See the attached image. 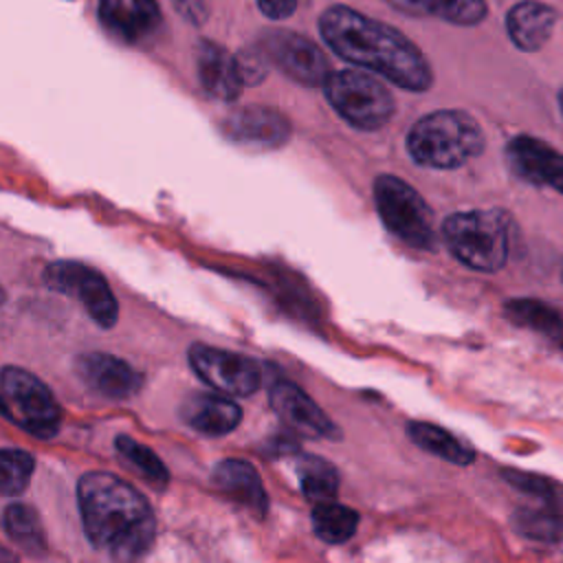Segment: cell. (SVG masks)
I'll return each instance as SVG.
<instances>
[{"label": "cell", "mask_w": 563, "mask_h": 563, "mask_svg": "<svg viewBox=\"0 0 563 563\" xmlns=\"http://www.w3.org/2000/svg\"><path fill=\"white\" fill-rule=\"evenodd\" d=\"M4 530L22 550L31 554H42L46 550L40 517L26 504H9L4 508Z\"/></svg>", "instance_id": "obj_25"}, {"label": "cell", "mask_w": 563, "mask_h": 563, "mask_svg": "<svg viewBox=\"0 0 563 563\" xmlns=\"http://www.w3.org/2000/svg\"><path fill=\"white\" fill-rule=\"evenodd\" d=\"M77 501L88 541L119 563H134L154 541V515L125 479L90 471L77 482Z\"/></svg>", "instance_id": "obj_2"}, {"label": "cell", "mask_w": 563, "mask_h": 563, "mask_svg": "<svg viewBox=\"0 0 563 563\" xmlns=\"http://www.w3.org/2000/svg\"><path fill=\"white\" fill-rule=\"evenodd\" d=\"M504 477H506L512 486H517V488H521V490H526V493H530V495L545 497V499H550V501L556 497V486L550 484V482L543 479V477H537V475H530V473H521V471H508V473H504Z\"/></svg>", "instance_id": "obj_29"}, {"label": "cell", "mask_w": 563, "mask_h": 563, "mask_svg": "<svg viewBox=\"0 0 563 563\" xmlns=\"http://www.w3.org/2000/svg\"><path fill=\"white\" fill-rule=\"evenodd\" d=\"M275 413L297 433L308 438H334L336 427L325 411L295 383L275 380L268 394Z\"/></svg>", "instance_id": "obj_12"}, {"label": "cell", "mask_w": 563, "mask_h": 563, "mask_svg": "<svg viewBox=\"0 0 563 563\" xmlns=\"http://www.w3.org/2000/svg\"><path fill=\"white\" fill-rule=\"evenodd\" d=\"M295 471L301 490L310 501L321 504L334 499L339 490V473L328 460L319 455H299L295 462Z\"/></svg>", "instance_id": "obj_22"}, {"label": "cell", "mask_w": 563, "mask_h": 563, "mask_svg": "<svg viewBox=\"0 0 563 563\" xmlns=\"http://www.w3.org/2000/svg\"><path fill=\"white\" fill-rule=\"evenodd\" d=\"M4 301V292H2V288H0V303Z\"/></svg>", "instance_id": "obj_35"}, {"label": "cell", "mask_w": 563, "mask_h": 563, "mask_svg": "<svg viewBox=\"0 0 563 563\" xmlns=\"http://www.w3.org/2000/svg\"><path fill=\"white\" fill-rule=\"evenodd\" d=\"M0 563H20V561H18V556L7 545L0 543Z\"/></svg>", "instance_id": "obj_32"}, {"label": "cell", "mask_w": 563, "mask_h": 563, "mask_svg": "<svg viewBox=\"0 0 563 563\" xmlns=\"http://www.w3.org/2000/svg\"><path fill=\"white\" fill-rule=\"evenodd\" d=\"M559 13L541 0H519L506 13L508 40L526 53L541 51L556 26Z\"/></svg>", "instance_id": "obj_15"}, {"label": "cell", "mask_w": 563, "mask_h": 563, "mask_svg": "<svg viewBox=\"0 0 563 563\" xmlns=\"http://www.w3.org/2000/svg\"><path fill=\"white\" fill-rule=\"evenodd\" d=\"M114 449L117 453L130 464L134 466L145 479L154 482L156 486H165L169 482V471L167 466L161 462V457L147 449L145 444L136 442L134 438L130 435H117L114 440Z\"/></svg>", "instance_id": "obj_26"}, {"label": "cell", "mask_w": 563, "mask_h": 563, "mask_svg": "<svg viewBox=\"0 0 563 563\" xmlns=\"http://www.w3.org/2000/svg\"><path fill=\"white\" fill-rule=\"evenodd\" d=\"M358 526L356 510L336 504V501H321L314 504L312 510V530L325 543H343L347 541Z\"/></svg>", "instance_id": "obj_24"}, {"label": "cell", "mask_w": 563, "mask_h": 563, "mask_svg": "<svg viewBox=\"0 0 563 563\" xmlns=\"http://www.w3.org/2000/svg\"><path fill=\"white\" fill-rule=\"evenodd\" d=\"M446 249L464 266L479 273H495L508 260L510 220L499 209L455 211L442 222Z\"/></svg>", "instance_id": "obj_4"}, {"label": "cell", "mask_w": 563, "mask_h": 563, "mask_svg": "<svg viewBox=\"0 0 563 563\" xmlns=\"http://www.w3.org/2000/svg\"><path fill=\"white\" fill-rule=\"evenodd\" d=\"M196 64L200 84L211 97L233 101L240 95L244 79L240 75L238 59L231 57L222 46L213 42H202L198 46Z\"/></svg>", "instance_id": "obj_18"}, {"label": "cell", "mask_w": 563, "mask_h": 563, "mask_svg": "<svg viewBox=\"0 0 563 563\" xmlns=\"http://www.w3.org/2000/svg\"><path fill=\"white\" fill-rule=\"evenodd\" d=\"M391 9L411 18H433L455 26H475L486 20V0H385Z\"/></svg>", "instance_id": "obj_20"}, {"label": "cell", "mask_w": 563, "mask_h": 563, "mask_svg": "<svg viewBox=\"0 0 563 563\" xmlns=\"http://www.w3.org/2000/svg\"><path fill=\"white\" fill-rule=\"evenodd\" d=\"M183 420L205 435H224L242 420V409L218 394H194L180 407Z\"/></svg>", "instance_id": "obj_19"}, {"label": "cell", "mask_w": 563, "mask_h": 563, "mask_svg": "<svg viewBox=\"0 0 563 563\" xmlns=\"http://www.w3.org/2000/svg\"><path fill=\"white\" fill-rule=\"evenodd\" d=\"M319 33L341 59L372 70L402 90L427 92L433 84L427 55L405 33L352 7H328L319 18Z\"/></svg>", "instance_id": "obj_1"}, {"label": "cell", "mask_w": 563, "mask_h": 563, "mask_svg": "<svg viewBox=\"0 0 563 563\" xmlns=\"http://www.w3.org/2000/svg\"><path fill=\"white\" fill-rule=\"evenodd\" d=\"M486 136L479 121L457 108L433 110L407 132L411 161L427 169H457L484 152Z\"/></svg>", "instance_id": "obj_3"}, {"label": "cell", "mask_w": 563, "mask_h": 563, "mask_svg": "<svg viewBox=\"0 0 563 563\" xmlns=\"http://www.w3.org/2000/svg\"><path fill=\"white\" fill-rule=\"evenodd\" d=\"M556 99H559V110H561V117H563V86L559 88V95H556Z\"/></svg>", "instance_id": "obj_33"}, {"label": "cell", "mask_w": 563, "mask_h": 563, "mask_svg": "<svg viewBox=\"0 0 563 563\" xmlns=\"http://www.w3.org/2000/svg\"><path fill=\"white\" fill-rule=\"evenodd\" d=\"M257 7L268 18L284 20V18H288L297 9V0H257Z\"/></svg>", "instance_id": "obj_30"}, {"label": "cell", "mask_w": 563, "mask_h": 563, "mask_svg": "<svg viewBox=\"0 0 563 563\" xmlns=\"http://www.w3.org/2000/svg\"><path fill=\"white\" fill-rule=\"evenodd\" d=\"M99 18L112 35L139 42L154 33L161 22V9L156 0H99Z\"/></svg>", "instance_id": "obj_16"}, {"label": "cell", "mask_w": 563, "mask_h": 563, "mask_svg": "<svg viewBox=\"0 0 563 563\" xmlns=\"http://www.w3.org/2000/svg\"><path fill=\"white\" fill-rule=\"evenodd\" d=\"M0 396L4 416L37 438H51L62 422V409L51 389L22 367H2Z\"/></svg>", "instance_id": "obj_7"}, {"label": "cell", "mask_w": 563, "mask_h": 563, "mask_svg": "<svg viewBox=\"0 0 563 563\" xmlns=\"http://www.w3.org/2000/svg\"><path fill=\"white\" fill-rule=\"evenodd\" d=\"M224 132L240 145L277 147L290 136V123L277 110L251 106L231 112L224 121Z\"/></svg>", "instance_id": "obj_14"}, {"label": "cell", "mask_w": 563, "mask_h": 563, "mask_svg": "<svg viewBox=\"0 0 563 563\" xmlns=\"http://www.w3.org/2000/svg\"><path fill=\"white\" fill-rule=\"evenodd\" d=\"M213 484L218 486L220 493H224L229 499L244 506L253 515L257 517L266 515L268 497H266L262 477L251 462L235 460V457L222 460L213 468Z\"/></svg>", "instance_id": "obj_17"}, {"label": "cell", "mask_w": 563, "mask_h": 563, "mask_svg": "<svg viewBox=\"0 0 563 563\" xmlns=\"http://www.w3.org/2000/svg\"><path fill=\"white\" fill-rule=\"evenodd\" d=\"M504 154L517 178L563 194V154L556 147L532 134H517L506 143Z\"/></svg>", "instance_id": "obj_10"}, {"label": "cell", "mask_w": 563, "mask_h": 563, "mask_svg": "<svg viewBox=\"0 0 563 563\" xmlns=\"http://www.w3.org/2000/svg\"><path fill=\"white\" fill-rule=\"evenodd\" d=\"M517 528L534 539H552L559 532V521L550 512H539V510H521L515 517Z\"/></svg>", "instance_id": "obj_28"}, {"label": "cell", "mask_w": 563, "mask_h": 563, "mask_svg": "<svg viewBox=\"0 0 563 563\" xmlns=\"http://www.w3.org/2000/svg\"><path fill=\"white\" fill-rule=\"evenodd\" d=\"M266 51L273 62L295 81L303 86H323L330 70L323 51L308 37L292 31H275L266 35Z\"/></svg>", "instance_id": "obj_11"}, {"label": "cell", "mask_w": 563, "mask_h": 563, "mask_svg": "<svg viewBox=\"0 0 563 563\" xmlns=\"http://www.w3.org/2000/svg\"><path fill=\"white\" fill-rule=\"evenodd\" d=\"M35 460L22 449H0V495H20L33 475Z\"/></svg>", "instance_id": "obj_27"}, {"label": "cell", "mask_w": 563, "mask_h": 563, "mask_svg": "<svg viewBox=\"0 0 563 563\" xmlns=\"http://www.w3.org/2000/svg\"><path fill=\"white\" fill-rule=\"evenodd\" d=\"M174 7L178 9V13L185 18V20H191V22H202L205 15H207V9H205V2L202 0H174Z\"/></svg>", "instance_id": "obj_31"}, {"label": "cell", "mask_w": 563, "mask_h": 563, "mask_svg": "<svg viewBox=\"0 0 563 563\" xmlns=\"http://www.w3.org/2000/svg\"><path fill=\"white\" fill-rule=\"evenodd\" d=\"M374 202L383 224L405 244L427 249L433 242V213L427 200L402 178L380 174L374 180Z\"/></svg>", "instance_id": "obj_6"}, {"label": "cell", "mask_w": 563, "mask_h": 563, "mask_svg": "<svg viewBox=\"0 0 563 563\" xmlns=\"http://www.w3.org/2000/svg\"><path fill=\"white\" fill-rule=\"evenodd\" d=\"M411 440L422 446L424 451L453 462V464H471L475 460V453L460 442L455 435H451L446 429L431 424V422H411L409 424Z\"/></svg>", "instance_id": "obj_23"}, {"label": "cell", "mask_w": 563, "mask_h": 563, "mask_svg": "<svg viewBox=\"0 0 563 563\" xmlns=\"http://www.w3.org/2000/svg\"><path fill=\"white\" fill-rule=\"evenodd\" d=\"M0 413L4 416V400H2V396H0Z\"/></svg>", "instance_id": "obj_34"}, {"label": "cell", "mask_w": 563, "mask_h": 563, "mask_svg": "<svg viewBox=\"0 0 563 563\" xmlns=\"http://www.w3.org/2000/svg\"><path fill=\"white\" fill-rule=\"evenodd\" d=\"M79 378L97 394L108 398H130L141 389V374L123 358L106 352L81 354L75 363Z\"/></svg>", "instance_id": "obj_13"}, {"label": "cell", "mask_w": 563, "mask_h": 563, "mask_svg": "<svg viewBox=\"0 0 563 563\" xmlns=\"http://www.w3.org/2000/svg\"><path fill=\"white\" fill-rule=\"evenodd\" d=\"M44 282L55 292H64L79 299L90 319L101 328H112L117 323L119 303L101 273L92 271L90 266L68 260L53 262L44 271Z\"/></svg>", "instance_id": "obj_8"}, {"label": "cell", "mask_w": 563, "mask_h": 563, "mask_svg": "<svg viewBox=\"0 0 563 563\" xmlns=\"http://www.w3.org/2000/svg\"><path fill=\"white\" fill-rule=\"evenodd\" d=\"M189 365L209 387L229 396H249L262 380L260 365L253 358L205 343L189 347Z\"/></svg>", "instance_id": "obj_9"}, {"label": "cell", "mask_w": 563, "mask_h": 563, "mask_svg": "<svg viewBox=\"0 0 563 563\" xmlns=\"http://www.w3.org/2000/svg\"><path fill=\"white\" fill-rule=\"evenodd\" d=\"M504 312L512 323L528 328L563 347V314L550 303L539 299H526V297L510 299L506 301Z\"/></svg>", "instance_id": "obj_21"}, {"label": "cell", "mask_w": 563, "mask_h": 563, "mask_svg": "<svg viewBox=\"0 0 563 563\" xmlns=\"http://www.w3.org/2000/svg\"><path fill=\"white\" fill-rule=\"evenodd\" d=\"M323 92L336 114L363 132L385 128L396 112L389 88L365 70L345 68L330 73Z\"/></svg>", "instance_id": "obj_5"}]
</instances>
